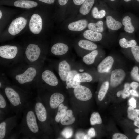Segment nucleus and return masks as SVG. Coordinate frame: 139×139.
Wrapping results in <instances>:
<instances>
[{"mask_svg": "<svg viewBox=\"0 0 139 139\" xmlns=\"http://www.w3.org/2000/svg\"><path fill=\"white\" fill-rule=\"evenodd\" d=\"M130 86L133 89L135 90L139 86V84L137 82H133L131 83Z\"/></svg>", "mask_w": 139, "mask_h": 139, "instance_id": "45", "label": "nucleus"}, {"mask_svg": "<svg viewBox=\"0 0 139 139\" xmlns=\"http://www.w3.org/2000/svg\"><path fill=\"white\" fill-rule=\"evenodd\" d=\"M127 112L129 119L134 121L139 120V109H135L134 108L130 106L128 108Z\"/></svg>", "mask_w": 139, "mask_h": 139, "instance_id": "31", "label": "nucleus"}, {"mask_svg": "<svg viewBox=\"0 0 139 139\" xmlns=\"http://www.w3.org/2000/svg\"><path fill=\"white\" fill-rule=\"evenodd\" d=\"M48 53L47 49H43L37 44H29L23 51L24 61L30 65L44 64Z\"/></svg>", "mask_w": 139, "mask_h": 139, "instance_id": "5", "label": "nucleus"}, {"mask_svg": "<svg viewBox=\"0 0 139 139\" xmlns=\"http://www.w3.org/2000/svg\"><path fill=\"white\" fill-rule=\"evenodd\" d=\"M111 0V1H115V0Z\"/></svg>", "mask_w": 139, "mask_h": 139, "instance_id": "56", "label": "nucleus"}, {"mask_svg": "<svg viewBox=\"0 0 139 139\" xmlns=\"http://www.w3.org/2000/svg\"><path fill=\"white\" fill-rule=\"evenodd\" d=\"M130 85L128 83H126L124 85V89L122 91L121 96L123 99L129 97L130 95Z\"/></svg>", "mask_w": 139, "mask_h": 139, "instance_id": "37", "label": "nucleus"}, {"mask_svg": "<svg viewBox=\"0 0 139 139\" xmlns=\"http://www.w3.org/2000/svg\"><path fill=\"white\" fill-rule=\"evenodd\" d=\"M109 87V83L108 81L104 82L101 85L99 91L98 98L100 101H101L105 97Z\"/></svg>", "mask_w": 139, "mask_h": 139, "instance_id": "32", "label": "nucleus"}, {"mask_svg": "<svg viewBox=\"0 0 139 139\" xmlns=\"http://www.w3.org/2000/svg\"><path fill=\"white\" fill-rule=\"evenodd\" d=\"M85 135L83 133L79 132L76 134V137L77 139H84Z\"/></svg>", "mask_w": 139, "mask_h": 139, "instance_id": "46", "label": "nucleus"}, {"mask_svg": "<svg viewBox=\"0 0 139 139\" xmlns=\"http://www.w3.org/2000/svg\"><path fill=\"white\" fill-rule=\"evenodd\" d=\"M67 109V107L64 104L61 103L58 107V111L56 116L55 120L56 122H59L65 113Z\"/></svg>", "mask_w": 139, "mask_h": 139, "instance_id": "33", "label": "nucleus"}, {"mask_svg": "<svg viewBox=\"0 0 139 139\" xmlns=\"http://www.w3.org/2000/svg\"><path fill=\"white\" fill-rule=\"evenodd\" d=\"M131 51L136 60L139 62V46L136 45L132 47Z\"/></svg>", "mask_w": 139, "mask_h": 139, "instance_id": "39", "label": "nucleus"}, {"mask_svg": "<svg viewBox=\"0 0 139 139\" xmlns=\"http://www.w3.org/2000/svg\"><path fill=\"white\" fill-rule=\"evenodd\" d=\"M87 134L91 138L94 137L95 135L94 129L92 128L89 129L88 132Z\"/></svg>", "mask_w": 139, "mask_h": 139, "instance_id": "44", "label": "nucleus"}, {"mask_svg": "<svg viewBox=\"0 0 139 139\" xmlns=\"http://www.w3.org/2000/svg\"><path fill=\"white\" fill-rule=\"evenodd\" d=\"M135 131L137 133L139 134V128L135 129Z\"/></svg>", "mask_w": 139, "mask_h": 139, "instance_id": "52", "label": "nucleus"}, {"mask_svg": "<svg viewBox=\"0 0 139 139\" xmlns=\"http://www.w3.org/2000/svg\"><path fill=\"white\" fill-rule=\"evenodd\" d=\"M44 64L30 65L23 61L8 68L7 73L14 85L31 92L37 89L38 77Z\"/></svg>", "mask_w": 139, "mask_h": 139, "instance_id": "1", "label": "nucleus"}, {"mask_svg": "<svg viewBox=\"0 0 139 139\" xmlns=\"http://www.w3.org/2000/svg\"><path fill=\"white\" fill-rule=\"evenodd\" d=\"M18 115H15L3 120L0 123V139L16 138L19 135Z\"/></svg>", "mask_w": 139, "mask_h": 139, "instance_id": "6", "label": "nucleus"}, {"mask_svg": "<svg viewBox=\"0 0 139 139\" xmlns=\"http://www.w3.org/2000/svg\"><path fill=\"white\" fill-rule=\"evenodd\" d=\"M6 97L2 91L0 89V114L5 116L8 115L11 112L10 106L7 103Z\"/></svg>", "mask_w": 139, "mask_h": 139, "instance_id": "23", "label": "nucleus"}, {"mask_svg": "<svg viewBox=\"0 0 139 139\" xmlns=\"http://www.w3.org/2000/svg\"><path fill=\"white\" fill-rule=\"evenodd\" d=\"M73 41L67 39H63L55 43L51 47L50 53L51 55L60 58L70 55Z\"/></svg>", "mask_w": 139, "mask_h": 139, "instance_id": "9", "label": "nucleus"}, {"mask_svg": "<svg viewBox=\"0 0 139 139\" xmlns=\"http://www.w3.org/2000/svg\"><path fill=\"white\" fill-rule=\"evenodd\" d=\"M102 35L100 33L88 29L84 31L81 38L92 42H96L101 41L102 39Z\"/></svg>", "mask_w": 139, "mask_h": 139, "instance_id": "21", "label": "nucleus"}, {"mask_svg": "<svg viewBox=\"0 0 139 139\" xmlns=\"http://www.w3.org/2000/svg\"><path fill=\"white\" fill-rule=\"evenodd\" d=\"M90 123L92 125L101 123L102 120L98 112L92 113L90 119Z\"/></svg>", "mask_w": 139, "mask_h": 139, "instance_id": "36", "label": "nucleus"}, {"mask_svg": "<svg viewBox=\"0 0 139 139\" xmlns=\"http://www.w3.org/2000/svg\"><path fill=\"white\" fill-rule=\"evenodd\" d=\"M85 68V67L80 62H75L71 70L69 73L65 82L66 89H74L81 84V83L74 81V78L76 74L81 72Z\"/></svg>", "mask_w": 139, "mask_h": 139, "instance_id": "12", "label": "nucleus"}, {"mask_svg": "<svg viewBox=\"0 0 139 139\" xmlns=\"http://www.w3.org/2000/svg\"><path fill=\"white\" fill-rule=\"evenodd\" d=\"M125 73L123 69H117L113 70L111 73L110 84L114 87L118 86L125 76Z\"/></svg>", "mask_w": 139, "mask_h": 139, "instance_id": "17", "label": "nucleus"}, {"mask_svg": "<svg viewBox=\"0 0 139 139\" xmlns=\"http://www.w3.org/2000/svg\"><path fill=\"white\" fill-rule=\"evenodd\" d=\"M10 103L11 113L19 115L32 101L31 92L11 84L7 79L0 86Z\"/></svg>", "mask_w": 139, "mask_h": 139, "instance_id": "2", "label": "nucleus"}, {"mask_svg": "<svg viewBox=\"0 0 139 139\" xmlns=\"http://www.w3.org/2000/svg\"><path fill=\"white\" fill-rule=\"evenodd\" d=\"M85 0H69L66 9V12H71L72 11L73 14H76L77 11Z\"/></svg>", "mask_w": 139, "mask_h": 139, "instance_id": "26", "label": "nucleus"}, {"mask_svg": "<svg viewBox=\"0 0 139 139\" xmlns=\"http://www.w3.org/2000/svg\"><path fill=\"white\" fill-rule=\"evenodd\" d=\"M95 1V0H85L78 10L80 15L84 16L87 15L92 8Z\"/></svg>", "mask_w": 139, "mask_h": 139, "instance_id": "25", "label": "nucleus"}, {"mask_svg": "<svg viewBox=\"0 0 139 139\" xmlns=\"http://www.w3.org/2000/svg\"><path fill=\"white\" fill-rule=\"evenodd\" d=\"M42 21L41 17L37 14H34L31 16L29 21V29L33 33L37 34L41 31L42 27Z\"/></svg>", "mask_w": 139, "mask_h": 139, "instance_id": "15", "label": "nucleus"}, {"mask_svg": "<svg viewBox=\"0 0 139 139\" xmlns=\"http://www.w3.org/2000/svg\"><path fill=\"white\" fill-rule=\"evenodd\" d=\"M122 91H118L117 93V95L118 97H119L121 95Z\"/></svg>", "mask_w": 139, "mask_h": 139, "instance_id": "51", "label": "nucleus"}, {"mask_svg": "<svg viewBox=\"0 0 139 139\" xmlns=\"http://www.w3.org/2000/svg\"><path fill=\"white\" fill-rule=\"evenodd\" d=\"M134 124L135 126L139 128V120L135 121Z\"/></svg>", "mask_w": 139, "mask_h": 139, "instance_id": "49", "label": "nucleus"}, {"mask_svg": "<svg viewBox=\"0 0 139 139\" xmlns=\"http://www.w3.org/2000/svg\"><path fill=\"white\" fill-rule=\"evenodd\" d=\"M24 61L23 51L14 45H5L0 46V65L8 68Z\"/></svg>", "mask_w": 139, "mask_h": 139, "instance_id": "4", "label": "nucleus"}, {"mask_svg": "<svg viewBox=\"0 0 139 139\" xmlns=\"http://www.w3.org/2000/svg\"><path fill=\"white\" fill-rule=\"evenodd\" d=\"M129 105L135 108L136 107V101L133 97L131 98L129 100Z\"/></svg>", "mask_w": 139, "mask_h": 139, "instance_id": "43", "label": "nucleus"}, {"mask_svg": "<svg viewBox=\"0 0 139 139\" xmlns=\"http://www.w3.org/2000/svg\"><path fill=\"white\" fill-rule=\"evenodd\" d=\"M106 24L107 27L112 30H117L120 28L122 24L120 22L117 21L110 16L106 17Z\"/></svg>", "mask_w": 139, "mask_h": 139, "instance_id": "27", "label": "nucleus"}, {"mask_svg": "<svg viewBox=\"0 0 139 139\" xmlns=\"http://www.w3.org/2000/svg\"><path fill=\"white\" fill-rule=\"evenodd\" d=\"M136 139H139V135H138L136 138Z\"/></svg>", "mask_w": 139, "mask_h": 139, "instance_id": "54", "label": "nucleus"}, {"mask_svg": "<svg viewBox=\"0 0 139 139\" xmlns=\"http://www.w3.org/2000/svg\"><path fill=\"white\" fill-rule=\"evenodd\" d=\"M86 67L76 75L74 78V81L81 83L90 82L92 80V76L86 71Z\"/></svg>", "mask_w": 139, "mask_h": 139, "instance_id": "22", "label": "nucleus"}, {"mask_svg": "<svg viewBox=\"0 0 139 139\" xmlns=\"http://www.w3.org/2000/svg\"><path fill=\"white\" fill-rule=\"evenodd\" d=\"M75 62L69 55L58 60L51 61L49 66L56 70L61 80L65 82Z\"/></svg>", "mask_w": 139, "mask_h": 139, "instance_id": "8", "label": "nucleus"}, {"mask_svg": "<svg viewBox=\"0 0 139 139\" xmlns=\"http://www.w3.org/2000/svg\"><path fill=\"white\" fill-rule=\"evenodd\" d=\"M13 4L15 7L26 9L31 8L38 5L37 2L30 0H16Z\"/></svg>", "mask_w": 139, "mask_h": 139, "instance_id": "24", "label": "nucleus"}, {"mask_svg": "<svg viewBox=\"0 0 139 139\" xmlns=\"http://www.w3.org/2000/svg\"><path fill=\"white\" fill-rule=\"evenodd\" d=\"M91 137L88 135L87 134L86 135H85L84 139H91Z\"/></svg>", "mask_w": 139, "mask_h": 139, "instance_id": "50", "label": "nucleus"}, {"mask_svg": "<svg viewBox=\"0 0 139 139\" xmlns=\"http://www.w3.org/2000/svg\"><path fill=\"white\" fill-rule=\"evenodd\" d=\"M73 93L76 98L82 101L88 100L92 96V92L90 89L81 84L74 89Z\"/></svg>", "mask_w": 139, "mask_h": 139, "instance_id": "14", "label": "nucleus"}, {"mask_svg": "<svg viewBox=\"0 0 139 139\" xmlns=\"http://www.w3.org/2000/svg\"><path fill=\"white\" fill-rule=\"evenodd\" d=\"M2 12L1 11H0V18L1 19V18L2 17Z\"/></svg>", "mask_w": 139, "mask_h": 139, "instance_id": "53", "label": "nucleus"}, {"mask_svg": "<svg viewBox=\"0 0 139 139\" xmlns=\"http://www.w3.org/2000/svg\"><path fill=\"white\" fill-rule=\"evenodd\" d=\"M69 0H58L59 5L63 9V11H66L67 6Z\"/></svg>", "mask_w": 139, "mask_h": 139, "instance_id": "41", "label": "nucleus"}, {"mask_svg": "<svg viewBox=\"0 0 139 139\" xmlns=\"http://www.w3.org/2000/svg\"><path fill=\"white\" fill-rule=\"evenodd\" d=\"M42 2L48 4H52L55 2V0H38Z\"/></svg>", "mask_w": 139, "mask_h": 139, "instance_id": "47", "label": "nucleus"}, {"mask_svg": "<svg viewBox=\"0 0 139 139\" xmlns=\"http://www.w3.org/2000/svg\"><path fill=\"white\" fill-rule=\"evenodd\" d=\"M64 97L63 94L58 92H55L51 95L49 101L50 108L53 109L56 108L64 101Z\"/></svg>", "mask_w": 139, "mask_h": 139, "instance_id": "20", "label": "nucleus"}, {"mask_svg": "<svg viewBox=\"0 0 139 139\" xmlns=\"http://www.w3.org/2000/svg\"><path fill=\"white\" fill-rule=\"evenodd\" d=\"M59 80L54 73L53 68L49 66L44 67L40 71L38 77L37 83V89L48 87L55 88L59 84Z\"/></svg>", "mask_w": 139, "mask_h": 139, "instance_id": "7", "label": "nucleus"}, {"mask_svg": "<svg viewBox=\"0 0 139 139\" xmlns=\"http://www.w3.org/2000/svg\"><path fill=\"white\" fill-rule=\"evenodd\" d=\"M34 100L35 101L33 103L34 110L39 126L42 132L43 124L47 119V110L42 101L38 96Z\"/></svg>", "mask_w": 139, "mask_h": 139, "instance_id": "11", "label": "nucleus"}, {"mask_svg": "<svg viewBox=\"0 0 139 139\" xmlns=\"http://www.w3.org/2000/svg\"><path fill=\"white\" fill-rule=\"evenodd\" d=\"M98 54V50H93L82 57L80 63L85 67L91 65L94 63Z\"/></svg>", "mask_w": 139, "mask_h": 139, "instance_id": "19", "label": "nucleus"}, {"mask_svg": "<svg viewBox=\"0 0 139 139\" xmlns=\"http://www.w3.org/2000/svg\"><path fill=\"white\" fill-rule=\"evenodd\" d=\"M131 20L130 17L127 16L124 17L122 21V24L124 26L125 31L129 33H132L135 30L132 24Z\"/></svg>", "mask_w": 139, "mask_h": 139, "instance_id": "30", "label": "nucleus"}, {"mask_svg": "<svg viewBox=\"0 0 139 139\" xmlns=\"http://www.w3.org/2000/svg\"><path fill=\"white\" fill-rule=\"evenodd\" d=\"M22 120L19 125V135L25 138H40L41 132L39 127L34 111L32 101L23 111Z\"/></svg>", "mask_w": 139, "mask_h": 139, "instance_id": "3", "label": "nucleus"}, {"mask_svg": "<svg viewBox=\"0 0 139 139\" xmlns=\"http://www.w3.org/2000/svg\"><path fill=\"white\" fill-rule=\"evenodd\" d=\"M75 120L72 110H69L66 111L61 118L60 123L63 125H68L72 124Z\"/></svg>", "mask_w": 139, "mask_h": 139, "instance_id": "28", "label": "nucleus"}, {"mask_svg": "<svg viewBox=\"0 0 139 139\" xmlns=\"http://www.w3.org/2000/svg\"><path fill=\"white\" fill-rule=\"evenodd\" d=\"M113 58L111 56H108L102 60L98 65L97 70L100 73L107 72L112 68L114 63Z\"/></svg>", "mask_w": 139, "mask_h": 139, "instance_id": "18", "label": "nucleus"}, {"mask_svg": "<svg viewBox=\"0 0 139 139\" xmlns=\"http://www.w3.org/2000/svg\"><path fill=\"white\" fill-rule=\"evenodd\" d=\"M92 17L95 19H101L103 18L106 14L105 11L104 10L99 11L96 7H93L91 11Z\"/></svg>", "mask_w": 139, "mask_h": 139, "instance_id": "35", "label": "nucleus"}, {"mask_svg": "<svg viewBox=\"0 0 139 139\" xmlns=\"http://www.w3.org/2000/svg\"><path fill=\"white\" fill-rule=\"evenodd\" d=\"M130 94L133 95L136 97H138L139 96L137 91L134 90L132 89L130 90Z\"/></svg>", "mask_w": 139, "mask_h": 139, "instance_id": "48", "label": "nucleus"}, {"mask_svg": "<svg viewBox=\"0 0 139 139\" xmlns=\"http://www.w3.org/2000/svg\"><path fill=\"white\" fill-rule=\"evenodd\" d=\"M87 20L82 18L69 22L67 25V29L72 32H81L85 29L88 24Z\"/></svg>", "mask_w": 139, "mask_h": 139, "instance_id": "16", "label": "nucleus"}, {"mask_svg": "<svg viewBox=\"0 0 139 139\" xmlns=\"http://www.w3.org/2000/svg\"><path fill=\"white\" fill-rule=\"evenodd\" d=\"M137 0L138 1V2H139V0Z\"/></svg>", "mask_w": 139, "mask_h": 139, "instance_id": "57", "label": "nucleus"}, {"mask_svg": "<svg viewBox=\"0 0 139 139\" xmlns=\"http://www.w3.org/2000/svg\"><path fill=\"white\" fill-rule=\"evenodd\" d=\"M103 22L99 20L96 23H89L87 26L88 29L98 32L101 33L103 31Z\"/></svg>", "mask_w": 139, "mask_h": 139, "instance_id": "29", "label": "nucleus"}, {"mask_svg": "<svg viewBox=\"0 0 139 139\" xmlns=\"http://www.w3.org/2000/svg\"><path fill=\"white\" fill-rule=\"evenodd\" d=\"M124 0L126 2H128L130 1L131 0Z\"/></svg>", "mask_w": 139, "mask_h": 139, "instance_id": "55", "label": "nucleus"}, {"mask_svg": "<svg viewBox=\"0 0 139 139\" xmlns=\"http://www.w3.org/2000/svg\"><path fill=\"white\" fill-rule=\"evenodd\" d=\"M27 20L24 18L20 17L14 20L8 28V32L11 35L15 36L19 34L25 27Z\"/></svg>", "mask_w": 139, "mask_h": 139, "instance_id": "13", "label": "nucleus"}, {"mask_svg": "<svg viewBox=\"0 0 139 139\" xmlns=\"http://www.w3.org/2000/svg\"><path fill=\"white\" fill-rule=\"evenodd\" d=\"M73 134L72 130L68 128L65 129L61 133L62 135L66 138H68L71 137Z\"/></svg>", "mask_w": 139, "mask_h": 139, "instance_id": "40", "label": "nucleus"}, {"mask_svg": "<svg viewBox=\"0 0 139 139\" xmlns=\"http://www.w3.org/2000/svg\"><path fill=\"white\" fill-rule=\"evenodd\" d=\"M113 139H127L128 138L125 135L120 133H116L112 136Z\"/></svg>", "mask_w": 139, "mask_h": 139, "instance_id": "42", "label": "nucleus"}, {"mask_svg": "<svg viewBox=\"0 0 139 139\" xmlns=\"http://www.w3.org/2000/svg\"><path fill=\"white\" fill-rule=\"evenodd\" d=\"M138 68L137 66L133 67L130 74L132 78L134 80L139 82V74L138 73Z\"/></svg>", "mask_w": 139, "mask_h": 139, "instance_id": "38", "label": "nucleus"}, {"mask_svg": "<svg viewBox=\"0 0 139 139\" xmlns=\"http://www.w3.org/2000/svg\"><path fill=\"white\" fill-rule=\"evenodd\" d=\"M73 44L77 54L81 58L97 48V45L95 43L82 38L73 41Z\"/></svg>", "mask_w": 139, "mask_h": 139, "instance_id": "10", "label": "nucleus"}, {"mask_svg": "<svg viewBox=\"0 0 139 139\" xmlns=\"http://www.w3.org/2000/svg\"><path fill=\"white\" fill-rule=\"evenodd\" d=\"M119 43L121 47L126 48L136 46L137 44V42L135 40H132L128 41L124 38L120 39Z\"/></svg>", "mask_w": 139, "mask_h": 139, "instance_id": "34", "label": "nucleus"}]
</instances>
